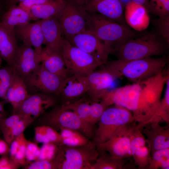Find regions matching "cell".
<instances>
[{"instance_id": "obj_32", "label": "cell", "mask_w": 169, "mask_h": 169, "mask_svg": "<svg viewBox=\"0 0 169 169\" xmlns=\"http://www.w3.org/2000/svg\"><path fill=\"white\" fill-rule=\"evenodd\" d=\"M13 73V70L12 69L7 65L0 68V98L5 101L7 92L12 80Z\"/></svg>"}, {"instance_id": "obj_25", "label": "cell", "mask_w": 169, "mask_h": 169, "mask_svg": "<svg viewBox=\"0 0 169 169\" xmlns=\"http://www.w3.org/2000/svg\"><path fill=\"white\" fill-rule=\"evenodd\" d=\"M32 20L28 12L19 6L12 5L1 17L0 22L5 27L14 29L18 26L25 24Z\"/></svg>"}, {"instance_id": "obj_3", "label": "cell", "mask_w": 169, "mask_h": 169, "mask_svg": "<svg viewBox=\"0 0 169 169\" xmlns=\"http://www.w3.org/2000/svg\"><path fill=\"white\" fill-rule=\"evenodd\" d=\"M167 63L168 59L165 56L130 60L117 59L106 63L133 83L140 82L161 73Z\"/></svg>"}, {"instance_id": "obj_15", "label": "cell", "mask_w": 169, "mask_h": 169, "mask_svg": "<svg viewBox=\"0 0 169 169\" xmlns=\"http://www.w3.org/2000/svg\"><path fill=\"white\" fill-rule=\"evenodd\" d=\"M40 64L39 55L32 47L23 44L18 48L11 68L24 80Z\"/></svg>"}, {"instance_id": "obj_41", "label": "cell", "mask_w": 169, "mask_h": 169, "mask_svg": "<svg viewBox=\"0 0 169 169\" xmlns=\"http://www.w3.org/2000/svg\"><path fill=\"white\" fill-rule=\"evenodd\" d=\"M27 140V139L24 136L15 155L12 159L14 162L21 166H23L27 163L25 156Z\"/></svg>"}, {"instance_id": "obj_12", "label": "cell", "mask_w": 169, "mask_h": 169, "mask_svg": "<svg viewBox=\"0 0 169 169\" xmlns=\"http://www.w3.org/2000/svg\"><path fill=\"white\" fill-rule=\"evenodd\" d=\"M65 38L73 46L91 55L105 64L107 62L109 55L113 52L112 49L89 30Z\"/></svg>"}, {"instance_id": "obj_38", "label": "cell", "mask_w": 169, "mask_h": 169, "mask_svg": "<svg viewBox=\"0 0 169 169\" xmlns=\"http://www.w3.org/2000/svg\"><path fill=\"white\" fill-rule=\"evenodd\" d=\"M25 169H57V162L54 158L50 160H37L28 162L23 166Z\"/></svg>"}, {"instance_id": "obj_2", "label": "cell", "mask_w": 169, "mask_h": 169, "mask_svg": "<svg viewBox=\"0 0 169 169\" xmlns=\"http://www.w3.org/2000/svg\"><path fill=\"white\" fill-rule=\"evenodd\" d=\"M168 45L158 33H150L128 40L115 49L113 54L118 59L124 60L163 55Z\"/></svg>"}, {"instance_id": "obj_23", "label": "cell", "mask_w": 169, "mask_h": 169, "mask_svg": "<svg viewBox=\"0 0 169 169\" xmlns=\"http://www.w3.org/2000/svg\"><path fill=\"white\" fill-rule=\"evenodd\" d=\"M41 65L53 73L66 78L69 76L61 53L43 48L39 54Z\"/></svg>"}, {"instance_id": "obj_1", "label": "cell", "mask_w": 169, "mask_h": 169, "mask_svg": "<svg viewBox=\"0 0 169 169\" xmlns=\"http://www.w3.org/2000/svg\"><path fill=\"white\" fill-rule=\"evenodd\" d=\"M168 78V71L164 70L140 82L109 90L100 101L107 107L118 105L130 111L140 128L154 121L161 122V96Z\"/></svg>"}, {"instance_id": "obj_9", "label": "cell", "mask_w": 169, "mask_h": 169, "mask_svg": "<svg viewBox=\"0 0 169 169\" xmlns=\"http://www.w3.org/2000/svg\"><path fill=\"white\" fill-rule=\"evenodd\" d=\"M56 16L63 35L67 38L88 30L90 22V13L84 6L66 0L65 5Z\"/></svg>"}, {"instance_id": "obj_6", "label": "cell", "mask_w": 169, "mask_h": 169, "mask_svg": "<svg viewBox=\"0 0 169 169\" xmlns=\"http://www.w3.org/2000/svg\"><path fill=\"white\" fill-rule=\"evenodd\" d=\"M39 125H49L55 129H68L78 131L88 138L94 136V126L81 120L73 111L62 105L45 112L37 118Z\"/></svg>"}, {"instance_id": "obj_36", "label": "cell", "mask_w": 169, "mask_h": 169, "mask_svg": "<svg viewBox=\"0 0 169 169\" xmlns=\"http://www.w3.org/2000/svg\"><path fill=\"white\" fill-rule=\"evenodd\" d=\"M59 146L53 143L43 144L40 148V154L38 160H50L57 155Z\"/></svg>"}, {"instance_id": "obj_33", "label": "cell", "mask_w": 169, "mask_h": 169, "mask_svg": "<svg viewBox=\"0 0 169 169\" xmlns=\"http://www.w3.org/2000/svg\"><path fill=\"white\" fill-rule=\"evenodd\" d=\"M34 121V120L32 119L22 116L13 130L4 138V140L10 146L12 141L16 137L24 133L25 129Z\"/></svg>"}, {"instance_id": "obj_8", "label": "cell", "mask_w": 169, "mask_h": 169, "mask_svg": "<svg viewBox=\"0 0 169 169\" xmlns=\"http://www.w3.org/2000/svg\"><path fill=\"white\" fill-rule=\"evenodd\" d=\"M61 53L69 75L87 76L98 67L101 61L72 45L64 37Z\"/></svg>"}, {"instance_id": "obj_30", "label": "cell", "mask_w": 169, "mask_h": 169, "mask_svg": "<svg viewBox=\"0 0 169 169\" xmlns=\"http://www.w3.org/2000/svg\"><path fill=\"white\" fill-rule=\"evenodd\" d=\"M169 148L156 151L151 154L148 169H168Z\"/></svg>"}, {"instance_id": "obj_5", "label": "cell", "mask_w": 169, "mask_h": 169, "mask_svg": "<svg viewBox=\"0 0 169 169\" xmlns=\"http://www.w3.org/2000/svg\"><path fill=\"white\" fill-rule=\"evenodd\" d=\"M100 154L93 141L81 146H59L55 157L57 169H90Z\"/></svg>"}, {"instance_id": "obj_44", "label": "cell", "mask_w": 169, "mask_h": 169, "mask_svg": "<svg viewBox=\"0 0 169 169\" xmlns=\"http://www.w3.org/2000/svg\"><path fill=\"white\" fill-rule=\"evenodd\" d=\"M54 0H26L20 3L18 6L22 8L27 12L32 6L44 4Z\"/></svg>"}, {"instance_id": "obj_31", "label": "cell", "mask_w": 169, "mask_h": 169, "mask_svg": "<svg viewBox=\"0 0 169 169\" xmlns=\"http://www.w3.org/2000/svg\"><path fill=\"white\" fill-rule=\"evenodd\" d=\"M134 163L140 169H148L151 158V151L148 145L141 146L132 152Z\"/></svg>"}, {"instance_id": "obj_16", "label": "cell", "mask_w": 169, "mask_h": 169, "mask_svg": "<svg viewBox=\"0 0 169 169\" xmlns=\"http://www.w3.org/2000/svg\"><path fill=\"white\" fill-rule=\"evenodd\" d=\"M89 90L87 76L72 75L64 79L58 97L63 105H67L79 99L87 94Z\"/></svg>"}, {"instance_id": "obj_43", "label": "cell", "mask_w": 169, "mask_h": 169, "mask_svg": "<svg viewBox=\"0 0 169 169\" xmlns=\"http://www.w3.org/2000/svg\"><path fill=\"white\" fill-rule=\"evenodd\" d=\"M25 136L24 133L15 138L10 145L9 157L12 159L15 155L22 141Z\"/></svg>"}, {"instance_id": "obj_42", "label": "cell", "mask_w": 169, "mask_h": 169, "mask_svg": "<svg viewBox=\"0 0 169 169\" xmlns=\"http://www.w3.org/2000/svg\"><path fill=\"white\" fill-rule=\"evenodd\" d=\"M21 166L8 155L2 156L0 158V169H17Z\"/></svg>"}, {"instance_id": "obj_53", "label": "cell", "mask_w": 169, "mask_h": 169, "mask_svg": "<svg viewBox=\"0 0 169 169\" xmlns=\"http://www.w3.org/2000/svg\"><path fill=\"white\" fill-rule=\"evenodd\" d=\"M1 133V132L0 131V133Z\"/></svg>"}, {"instance_id": "obj_49", "label": "cell", "mask_w": 169, "mask_h": 169, "mask_svg": "<svg viewBox=\"0 0 169 169\" xmlns=\"http://www.w3.org/2000/svg\"><path fill=\"white\" fill-rule=\"evenodd\" d=\"M6 115L0 112V119L6 117Z\"/></svg>"}, {"instance_id": "obj_37", "label": "cell", "mask_w": 169, "mask_h": 169, "mask_svg": "<svg viewBox=\"0 0 169 169\" xmlns=\"http://www.w3.org/2000/svg\"><path fill=\"white\" fill-rule=\"evenodd\" d=\"M165 84L164 95L160 101V116L162 121L168 124L169 121V78Z\"/></svg>"}, {"instance_id": "obj_11", "label": "cell", "mask_w": 169, "mask_h": 169, "mask_svg": "<svg viewBox=\"0 0 169 169\" xmlns=\"http://www.w3.org/2000/svg\"><path fill=\"white\" fill-rule=\"evenodd\" d=\"M105 64L103 68L95 70L87 76L89 90L87 94L92 101H100L113 83L122 77L118 71Z\"/></svg>"}, {"instance_id": "obj_20", "label": "cell", "mask_w": 169, "mask_h": 169, "mask_svg": "<svg viewBox=\"0 0 169 169\" xmlns=\"http://www.w3.org/2000/svg\"><path fill=\"white\" fill-rule=\"evenodd\" d=\"M14 31L16 36L22 41L23 44L33 47L36 52L40 54L44 38L39 20L17 26Z\"/></svg>"}, {"instance_id": "obj_51", "label": "cell", "mask_w": 169, "mask_h": 169, "mask_svg": "<svg viewBox=\"0 0 169 169\" xmlns=\"http://www.w3.org/2000/svg\"><path fill=\"white\" fill-rule=\"evenodd\" d=\"M2 12V8L1 4L0 3V15Z\"/></svg>"}, {"instance_id": "obj_10", "label": "cell", "mask_w": 169, "mask_h": 169, "mask_svg": "<svg viewBox=\"0 0 169 169\" xmlns=\"http://www.w3.org/2000/svg\"><path fill=\"white\" fill-rule=\"evenodd\" d=\"M65 78L49 71L40 64L24 80L29 94L43 93L58 96Z\"/></svg>"}, {"instance_id": "obj_13", "label": "cell", "mask_w": 169, "mask_h": 169, "mask_svg": "<svg viewBox=\"0 0 169 169\" xmlns=\"http://www.w3.org/2000/svg\"><path fill=\"white\" fill-rule=\"evenodd\" d=\"M57 96L43 93L29 94L28 97L17 108L13 110V114L36 120L56 103Z\"/></svg>"}, {"instance_id": "obj_50", "label": "cell", "mask_w": 169, "mask_h": 169, "mask_svg": "<svg viewBox=\"0 0 169 169\" xmlns=\"http://www.w3.org/2000/svg\"><path fill=\"white\" fill-rule=\"evenodd\" d=\"M3 60L0 58V68H1V66L2 63L3 61Z\"/></svg>"}, {"instance_id": "obj_46", "label": "cell", "mask_w": 169, "mask_h": 169, "mask_svg": "<svg viewBox=\"0 0 169 169\" xmlns=\"http://www.w3.org/2000/svg\"><path fill=\"white\" fill-rule=\"evenodd\" d=\"M139 4L143 5L146 7L147 8L148 6L149 0H131Z\"/></svg>"}, {"instance_id": "obj_45", "label": "cell", "mask_w": 169, "mask_h": 169, "mask_svg": "<svg viewBox=\"0 0 169 169\" xmlns=\"http://www.w3.org/2000/svg\"><path fill=\"white\" fill-rule=\"evenodd\" d=\"M10 146L4 140L0 139V155H8L9 154Z\"/></svg>"}, {"instance_id": "obj_35", "label": "cell", "mask_w": 169, "mask_h": 169, "mask_svg": "<svg viewBox=\"0 0 169 169\" xmlns=\"http://www.w3.org/2000/svg\"><path fill=\"white\" fill-rule=\"evenodd\" d=\"M22 117L19 115L13 114L8 117L0 119V131L4 138L10 132Z\"/></svg>"}, {"instance_id": "obj_18", "label": "cell", "mask_w": 169, "mask_h": 169, "mask_svg": "<svg viewBox=\"0 0 169 169\" xmlns=\"http://www.w3.org/2000/svg\"><path fill=\"white\" fill-rule=\"evenodd\" d=\"M160 122L154 121L147 124L141 128L151 154L159 150L169 148V128L163 126Z\"/></svg>"}, {"instance_id": "obj_21", "label": "cell", "mask_w": 169, "mask_h": 169, "mask_svg": "<svg viewBox=\"0 0 169 169\" xmlns=\"http://www.w3.org/2000/svg\"><path fill=\"white\" fill-rule=\"evenodd\" d=\"M124 18L127 24L137 32L145 30L150 24V18L147 8L131 0L125 4Z\"/></svg>"}, {"instance_id": "obj_39", "label": "cell", "mask_w": 169, "mask_h": 169, "mask_svg": "<svg viewBox=\"0 0 169 169\" xmlns=\"http://www.w3.org/2000/svg\"><path fill=\"white\" fill-rule=\"evenodd\" d=\"M40 149L37 143L27 140L25 156L27 163L38 160L40 153Z\"/></svg>"}, {"instance_id": "obj_27", "label": "cell", "mask_w": 169, "mask_h": 169, "mask_svg": "<svg viewBox=\"0 0 169 169\" xmlns=\"http://www.w3.org/2000/svg\"><path fill=\"white\" fill-rule=\"evenodd\" d=\"M34 140L37 143H53L62 145L61 136L57 131L48 125H41L34 128Z\"/></svg>"}, {"instance_id": "obj_7", "label": "cell", "mask_w": 169, "mask_h": 169, "mask_svg": "<svg viewBox=\"0 0 169 169\" xmlns=\"http://www.w3.org/2000/svg\"><path fill=\"white\" fill-rule=\"evenodd\" d=\"M134 121L132 113L127 109L116 105L108 107L98 122L94 141L96 145L105 142L121 127Z\"/></svg>"}, {"instance_id": "obj_34", "label": "cell", "mask_w": 169, "mask_h": 169, "mask_svg": "<svg viewBox=\"0 0 169 169\" xmlns=\"http://www.w3.org/2000/svg\"><path fill=\"white\" fill-rule=\"evenodd\" d=\"M148 11L159 17L169 15V0H150Z\"/></svg>"}, {"instance_id": "obj_26", "label": "cell", "mask_w": 169, "mask_h": 169, "mask_svg": "<svg viewBox=\"0 0 169 169\" xmlns=\"http://www.w3.org/2000/svg\"><path fill=\"white\" fill-rule=\"evenodd\" d=\"M66 0H54L44 4L32 6L28 11L32 20L47 19L56 15L65 4Z\"/></svg>"}, {"instance_id": "obj_22", "label": "cell", "mask_w": 169, "mask_h": 169, "mask_svg": "<svg viewBox=\"0 0 169 169\" xmlns=\"http://www.w3.org/2000/svg\"><path fill=\"white\" fill-rule=\"evenodd\" d=\"M14 30L5 27L0 22V58L11 68L19 48Z\"/></svg>"}, {"instance_id": "obj_14", "label": "cell", "mask_w": 169, "mask_h": 169, "mask_svg": "<svg viewBox=\"0 0 169 169\" xmlns=\"http://www.w3.org/2000/svg\"><path fill=\"white\" fill-rule=\"evenodd\" d=\"M131 123L119 129L105 142L96 145L99 151H105L118 158L126 159L131 157L130 148Z\"/></svg>"}, {"instance_id": "obj_4", "label": "cell", "mask_w": 169, "mask_h": 169, "mask_svg": "<svg viewBox=\"0 0 169 169\" xmlns=\"http://www.w3.org/2000/svg\"><path fill=\"white\" fill-rule=\"evenodd\" d=\"M89 13L90 22L88 30L112 49L113 51L125 42L137 37V31L124 24L108 19L97 13Z\"/></svg>"}, {"instance_id": "obj_28", "label": "cell", "mask_w": 169, "mask_h": 169, "mask_svg": "<svg viewBox=\"0 0 169 169\" xmlns=\"http://www.w3.org/2000/svg\"><path fill=\"white\" fill-rule=\"evenodd\" d=\"M101 154L91 165L90 169H123L125 168V159L115 157L105 151H99Z\"/></svg>"}, {"instance_id": "obj_40", "label": "cell", "mask_w": 169, "mask_h": 169, "mask_svg": "<svg viewBox=\"0 0 169 169\" xmlns=\"http://www.w3.org/2000/svg\"><path fill=\"white\" fill-rule=\"evenodd\" d=\"M158 34L169 44V15L159 17L157 22Z\"/></svg>"}, {"instance_id": "obj_48", "label": "cell", "mask_w": 169, "mask_h": 169, "mask_svg": "<svg viewBox=\"0 0 169 169\" xmlns=\"http://www.w3.org/2000/svg\"><path fill=\"white\" fill-rule=\"evenodd\" d=\"M84 6L87 0H69Z\"/></svg>"}, {"instance_id": "obj_29", "label": "cell", "mask_w": 169, "mask_h": 169, "mask_svg": "<svg viewBox=\"0 0 169 169\" xmlns=\"http://www.w3.org/2000/svg\"><path fill=\"white\" fill-rule=\"evenodd\" d=\"M60 131L62 145L79 146L86 145L90 141L88 138L78 131L68 129H62Z\"/></svg>"}, {"instance_id": "obj_52", "label": "cell", "mask_w": 169, "mask_h": 169, "mask_svg": "<svg viewBox=\"0 0 169 169\" xmlns=\"http://www.w3.org/2000/svg\"><path fill=\"white\" fill-rule=\"evenodd\" d=\"M5 1H6V0H4Z\"/></svg>"}, {"instance_id": "obj_19", "label": "cell", "mask_w": 169, "mask_h": 169, "mask_svg": "<svg viewBox=\"0 0 169 169\" xmlns=\"http://www.w3.org/2000/svg\"><path fill=\"white\" fill-rule=\"evenodd\" d=\"M45 48L61 53L63 37L61 28L56 16L39 20Z\"/></svg>"}, {"instance_id": "obj_24", "label": "cell", "mask_w": 169, "mask_h": 169, "mask_svg": "<svg viewBox=\"0 0 169 169\" xmlns=\"http://www.w3.org/2000/svg\"><path fill=\"white\" fill-rule=\"evenodd\" d=\"M29 95L24 80L13 71L11 83L6 95V101L11 104L13 110L18 107Z\"/></svg>"}, {"instance_id": "obj_47", "label": "cell", "mask_w": 169, "mask_h": 169, "mask_svg": "<svg viewBox=\"0 0 169 169\" xmlns=\"http://www.w3.org/2000/svg\"><path fill=\"white\" fill-rule=\"evenodd\" d=\"M6 101L4 100L3 101H0V112L4 114H6V112L5 111L4 108L5 102Z\"/></svg>"}, {"instance_id": "obj_17", "label": "cell", "mask_w": 169, "mask_h": 169, "mask_svg": "<svg viewBox=\"0 0 169 169\" xmlns=\"http://www.w3.org/2000/svg\"><path fill=\"white\" fill-rule=\"evenodd\" d=\"M83 6L89 13H97L123 24L124 6L122 0H87Z\"/></svg>"}]
</instances>
